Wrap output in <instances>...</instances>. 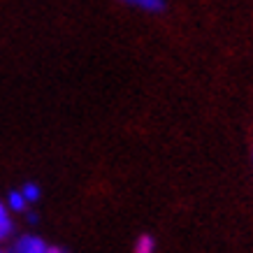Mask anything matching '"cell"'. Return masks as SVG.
<instances>
[{"label":"cell","instance_id":"cell-1","mask_svg":"<svg viewBox=\"0 0 253 253\" xmlns=\"http://www.w3.org/2000/svg\"><path fill=\"white\" fill-rule=\"evenodd\" d=\"M46 249H49V246L40 237H35V235H23L14 244V251L12 253H46Z\"/></svg>","mask_w":253,"mask_h":253},{"label":"cell","instance_id":"cell-2","mask_svg":"<svg viewBox=\"0 0 253 253\" xmlns=\"http://www.w3.org/2000/svg\"><path fill=\"white\" fill-rule=\"evenodd\" d=\"M132 253H156V239L151 235H139L135 239V246H132Z\"/></svg>","mask_w":253,"mask_h":253},{"label":"cell","instance_id":"cell-3","mask_svg":"<svg viewBox=\"0 0 253 253\" xmlns=\"http://www.w3.org/2000/svg\"><path fill=\"white\" fill-rule=\"evenodd\" d=\"M132 5L139 9H146V12H163L165 9V2H161V0H135Z\"/></svg>","mask_w":253,"mask_h":253},{"label":"cell","instance_id":"cell-4","mask_svg":"<svg viewBox=\"0 0 253 253\" xmlns=\"http://www.w3.org/2000/svg\"><path fill=\"white\" fill-rule=\"evenodd\" d=\"M9 209L12 211H26V198L21 195V191L9 193Z\"/></svg>","mask_w":253,"mask_h":253},{"label":"cell","instance_id":"cell-5","mask_svg":"<svg viewBox=\"0 0 253 253\" xmlns=\"http://www.w3.org/2000/svg\"><path fill=\"white\" fill-rule=\"evenodd\" d=\"M21 195L26 198V202H38V200H40V186L28 181V184L21 188Z\"/></svg>","mask_w":253,"mask_h":253},{"label":"cell","instance_id":"cell-6","mask_svg":"<svg viewBox=\"0 0 253 253\" xmlns=\"http://www.w3.org/2000/svg\"><path fill=\"white\" fill-rule=\"evenodd\" d=\"M5 221H9V216H7V209H5V205L0 202V223H5Z\"/></svg>","mask_w":253,"mask_h":253},{"label":"cell","instance_id":"cell-7","mask_svg":"<svg viewBox=\"0 0 253 253\" xmlns=\"http://www.w3.org/2000/svg\"><path fill=\"white\" fill-rule=\"evenodd\" d=\"M46 253H68V251H65V249H58V246H49Z\"/></svg>","mask_w":253,"mask_h":253},{"label":"cell","instance_id":"cell-8","mask_svg":"<svg viewBox=\"0 0 253 253\" xmlns=\"http://www.w3.org/2000/svg\"><path fill=\"white\" fill-rule=\"evenodd\" d=\"M0 253H2V251H0Z\"/></svg>","mask_w":253,"mask_h":253}]
</instances>
